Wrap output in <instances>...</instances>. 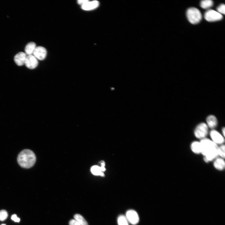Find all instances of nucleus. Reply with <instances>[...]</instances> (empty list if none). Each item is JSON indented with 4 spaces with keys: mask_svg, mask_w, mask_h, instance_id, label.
<instances>
[{
    "mask_svg": "<svg viewBox=\"0 0 225 225\" xmlns=\"http://www.w3.org/2000/svg\"><path fill=\"white\" fill-rule=\"evenodd\" d=\"M201 153L204 156V160L207 163L215 159L219 155V147L217 144L210 140L205 138L200 142Z\"/></svg>",
    "mask_w": 225,
    "mask_h": 225,
    "instance_id": "1",
    "label": "nucleus"
},
{
    "mask_svg": "<svg viewBox=\"0 0 225 225\" xmlns=\"http://www.w3.org/2000/svg\"><path fill=\"white\" fill-rule=\"evenodd\" d=\"M17 161L19 164L22 168H29L35 164L36 161L35 154L29 150L22 151L19 154Z\"/></svg>",
    "mask_w": 225,
    "mask_h": 225,
    "instance_id": "2",
    "label": "nucleus"
},
{
    "mask_svg": "<svg viewBox=\"0 0 225 225\" xmlns=\"http://www.w3.org/2000/svg\"><path fill=\"white\" fill-rule=\"evenodd\" d=\"M186 16L189 21L191 23L194 25L199 23L202 19L200 11L194 7L190 8L187 10Z\"/></svg>",
    "mask_w": 225,
    "mask_h": 225,
    "instance_id": "3",
    "label": "nucleus"
},
{
    "mask_svg": "<svg viewBox=\"0 0 225 225\" xmlns=\"http://www.w3.org/2000/svg\"><path fill=\"white\" fill-rule=\"evenodd\" d=\"M208 127L205 123H201L198 125L195 130L196 137L199 139L205 138L208 133Z\"/></svg>",
    "mask_w": 225,
    "mask_h": 225,
    "instance_id": "4",
    "label": "nucleus"
},
{
    "mask_svg": "<svg viewBox=\"0 0 225 225\" xmlns=\"http://www.w3.org/2000/svg\"><path fill=\"white\" fill-rule=\"evenodd\" d=\"M205 19L209 22H215L221 20L223 18L222 14L214 10L210 9L205 13L204 15Z\"/></svg>",
    "mask_w": 225,
    "mask_h": 225,
    "instance_id": "5",
    "label": "nucleus"
},
{
    "mask_svg": "<svg viewBox=\"0 0 225 225\" xmlns=\"http://www.w3.org/2000/svg\"><path fill=\"white\" fill-rule=\"evenodd\" d=\"M126 217L128 222L133 225L137 224L139 221V217L138 213L133 210L128 211Z\"/></svg>",
    "mask_w": 225,
    "mask_h": 225,
    "instance_id": "6",
    "label": "nucleus"
},
{
    "mask_svg": "<svg viewBox=\"0 0 225 225\" xmlns=\"http://www.w3.org/2000/svg\"><path fill=\"white\" fill-rule=\"evenodd\" d=\"M25 64L27 68L34 69L36 68L38 64V60L33 55L27 56Z\"/></svg>",
    "mask_w": 225,
    "mask_h": 225,
    "instance_id": "7",
    "label": "nucleus"
},
{
    "mask_svg": "<svg viewBox=\"0 0 225 225\" xmlns=\"http://www.w3.org/2000/svg\"><path fill=\"white\" fill-rule=\"evenodd\" d=\"M47 54L46 48L42 47H36L33 55L37 59L40 61L44 60L46 58Z\"/></svg>",
    "mask_w": 225,
    "mask_h": 225,
    "instance_id": "8",
    "label": "nucleus"
},
{
    "mask_svg": "<svg viewBox=\"0 0 225 225\" xmlns=\"http://www.w3.org/2000/svg\"><path fill=\"white\" fill-rule=\"evenodd\" d=\"M212 141L217 144H222L224 142V139L222 135L218 131L212 130L210 133Z\"/></svg>",
    "mask_w": 225,
    "mask_h": 225,
    "instance_id": "9",
    "label": "nucleus"
},
{
    "mask_svg": "<svg viewBox=\"0 0 225 225\" xmlns=\"http://www.w3.org/2000/svg\"><path fill=\"white\" fill-rule=\"evenodd\" d=\"M27 56L25 53L22 52H20L17 54L15 56L14 58L16 64L19 66H22L25 64Z\"/></svg>",
    "mask_w": 225,
    "mask_h": 225,
    "instance_id": "10",
    "label": "nucleus"
},
{
    "mask_svg": "<svg viewBox=\"0 0 225 225\" xmlns=\"http://www.w3.org/2000/svg\"><path fill=\"white\" fill-rule=\"evenodd\" d=\"M99 3L97 1H88L85 5L81 6L82 9L85 10L89 11L94 9L98 7Z\"/></svg>",
    "mask_w": 225,
    "mask_h": 225,
    "instance_id": "11",
    "label": "nucleus"
},
{
    "mask_svg": "<svg viewBox=\"0 0 225 225\" xmlns=\"http://www.w3.org/2000/svg\"><path fill=\"white\" fill-rule=\"evenodd\" d=\"M207 122L208 127L214 129L216 127L218 122L216 117L213 116H210L207 119Z\"/></svg>",
    "mask_w": 225,
    "mask_h": 225,
    "instance_id": "12",
    "label": "nucleus"
},
{
    "mask_svg": "<svg viewBox=\"0 0 225 225\" xmlns=\"http://www.w3.org/2000/svg\"><path fill=\"white\" fill-rule=\"evenodd\" d=\"M36 44L33 42L28 43L25 48V52L27 55H33L34 51L36 48Z\"/></svg>",
    "mask_w": 225,
    "mask_h": 225,
    "instance_id": "13",
    "label": "nucleus"
},
{
    "mask_svg": "<svg viewBox=\"0 0 225 225\" xmlns=\"http://www.w3.org/2000/svg\"><path fill=\"white\" fill-rule=\"evenodd\" d=\"M213 165L216 169L220 171L223 170L225 168V161L222 158H218L214 162Z\"/></svg>",
    "mask_w": 225,
    "mask_h": 225,
    "instance_id": "14",
    "label": "nucleus"
},
{
    "mask_svg": "<svg viewBox=\"0 0 225 225\" xmlns=\"http://www.w3.org/2000/svg\"><path fill=\"white\" fill-rule=\"evenodd\" d=\"M191 150L195 154H199L201 153V146L200 142L195 141L191 145Z\"/></svg>",
    "mask_w": 225,
    "mask_h": 225,
    "instance_id": "15",
    "label": "nucleus"
},
{
    "mask_svg": "<svg viewBox=\"0 0 225 225\" xmlns=\"http://www.w3.org/2000/svg\"><path fill=\"white\" fill-rule=\"evenodd\" d=\"M92 173L95 175H100L103 177L104 176V173L101 171L100 167L95 165L92 166L91 168Z\"/></svg>",
    "mask_w": 225,
    "mask_h": 225,
    "instance_id": "16",
    "label": "nucleus"
},
{
    "mask_svg": "<svg viewBox=\"0 0 225 225\" xmlns=\"http://www.w3.org/2000/svg\"><path fill=\"white\" fill-rule=\"evenodd\" d=\"M213 2L211 0H204L200 3V6L204 9H208L213 6Z\"/></svg>",
    "mask_w": 225,
    "mask_h": 225,
    "instance_id": "17",
    "label": "nucleus"
},
{
    "mask_svg": "<svg viewBox=\"0 0 225 225\" xmlns=\"http://www.w3.org/2000/svg\"><path fill=\"white\" fill-rule=\"evenodd\" d=\"M75 220L79 223L81 225H88L87 222L81 215L77 214L74 216Z\"/></svg>",
    "mask_w": 225,
    "mask_h": 225,
    "instance_id": "18",
    "label": "nucleus"
},
{
    "mask_svg": "<svg viewBox=\"0 0 225 225\" xmlns=\"http://www.w3.org/2000/svg\"><path fill=\"white\" fill-rule=\"evenodd\" d=\"M118 222L119 225H129V222L126 216L123 215L119 217Z\"/></svg>",
    "mask_w": 225,
    "mask_h": 225,
    "instance_id": "19",
    "label": "nucleus"
},
{
    "mask_svg": "<svg viewBox=\"0 0 225 225\" xmlns=\"http://www.w3.org/2000/svg\"><path fill=\"white\" fill-rule=\"evenodd\" d=\"M8 217L7 211L5 210L0 211V221H4Z\"/></svg>",
    "mask_w": 225,
    "mask_h": 225,
    "instance_id": "20",
    "label": "nucleus"
},
{
    "mask_svg": "<svg viewBox=\"0 0 225 225\" xmlns=\"http://www.w3.org/2000/svg\"><path fill=\"white\" fill-rule=\"evenodd\" d=\"M218 155H220L223 159L225 158V145H222L218 148Z\"/></svg>",
    "mask_w": 225,
    "mask_h": 225,
    "instance_id": "21",
    "label": "nucleus"
},
{
    "mask_svg": "<svg viewBox=\"0 0 225 225\" xmlns=\"http://www.w3.org/2000/svg\"><path fill=\"white\" fill-rule=\"evenodd\" d=\"M225 6L223 4H222L217 8V12L220 14H225Z\"/></svg>",
    "mask_w": 225,
    "mask_h": 225,
    "instance_id": "22",
    "label": "nucleus"
},
{
    "mask_svg": "<svg viewBox=\"0 0 225 225\" xmlns=\"http://www.w3.org/2000/svg\"><path fill=\"white\" fill-rule=\"evenodd\" d=\"M11 219L15 222H19L20 221V219L17 217L16 215H13L11 216Z\"/></svg>",
    "mask_w": 225,
    "mask_h": 225,
    "instance_id": "23",
    "label": "nucleus"
},
{
    "mask_svg": "<svg viewBox=\"0 0 225 225\" xmlns=\"http://www.w3.org/2000/svg\"><path fill=\"white\" fill-rule=\"evenodd\" d=\"M70 225H81L77 221L75 220H71L69 223Z\"/></svg>",
    "mask_w": 225,
    "mask_h": 225,
    "instance_id": "24",
    "label": "nucleus"
},
{
    "mask_svg": "<svg viewBox=\"0 0 225 225\" xmlns=\"http://www.w3.org/2000/svg\"><path fill=\"white\" fill-rule=\"evenodd\" d=\"M88 1V0H78L77 1V3L79 5L82 6L86 4Z\"/></svg>",
    "mask_w": 225,
    "mask_h": 225,
    "instance_id": "25",
    "label": "nucleus"
},
{
    "mask_svg": "<svg viewBox=\"0 0 225 225\" xmlns=\"http://www.w3.org/2000/svg\"><path fill=\"white\" fill-rule=\"evenodd\" d=\"M101 167H100L101 171L102 172L105 171L106 170L105 168V162L103 161L101 163Z\"/></svg>",
    "mask_w": 225,
    "mask_h": 225,
    "instance_id": "26",
    "label": "nucleus"
},
{
    "mask_svg": "<svg viewBox=\"0 0 225 225\" xmlns=\"http://www.w3.org/2000/svg\"><path fill=\"white\" fill-rule=\"evenodd\" d=\"M225 128H224L222 130V132H223V136H224V137L225 136Z\"/></svg>",
    "mask_w": 225,
    "mask_h": 225,
    "instance_id": "27",
    "label": "nucleus"
},
{
    "mask_svg": "<svg viewBox=\"0 0 225 225\" xmlns=\"http://www.w3.org/2000/svg\"><path fill=\"white\" fill-rule=\"evenodd\" d=\"M2 225H6L5 224H2Z\"/></svg>",
    "mask_w": 225,
    "mask_h": 225,
    "instance_id": "28",
    "label": "nucleus"
}]
</instances>
